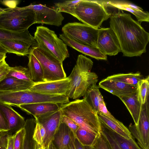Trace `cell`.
Segmentation results:
<instances>
[{"label": "cell", "instance_id": "6da1fadb", "mask_svg": "<svg viewBox=\"0 0 149 149\" xmlns=\"http://www.w3.org/2000/svg\"><path fill=\"white\" fill-rule=\"evenodd\" d=\"M122 12L111 13L110 27L117 38L123 56H140L146 52L149 33L130 14Z\"/></svg>", "mask_w": 149, "mask_h": 149}, {"label": "cell", "instance_id": "7a4b0ae2", "mask_svg": "<svg viewBox=\"0 0 149 149\" xmlns=\"http://www.w3.org/2000/svg\"><path fill=\"white\" fill-rule=\"evenodd\" d=\"M60 106L63 115L73 120L79 127L97 134L100 133L101 124L97 113L84 98Z\"/></svg>", "mask_w": 149, "mask_h": 149}, {"label": "cell", "instance_id": "3957f363", "mask_svg": "<svg viewBox=\"0 0 149 149\" xmlns=\"http://www.w3.org/2000/svg\"><path fill=\"white\" fill-rule=\"evenodd\" d=\"M107 7L102 1L80 0L75 7L73 16L83 23L99 29L111 15Z\"/></svg>", "mask_w": 149, "mask_h": 149}, {"label": "cell", "instance_id": "277c9868", "mask_svg": "<svg viewBox=\"0 0 149 149\" xmlns=\"http://www.w3.org/2000/svg\"><path fill=\"white\" fill-rule=\"evenodd\" d=\"M35 19L34 11L25 6L4 8L0 15V27L11 31L22 32L35 24Z\"/></svg>", "mask_w": 149, "mask_h": 149}, {"label": "cell", "instance_id": "5b68a950", "mask_svg": "<svg viewBox=\"0 0 149 149\" xmlns=\"http://www.w3.org/2000/svg\"><path fill=\"white\" fill-rule=\"evenodd\" d=\"M34 37L38 47L61 62L69 57L67 45L54 31L48 28L37 26Z\"/></svg>", "mask_w": 149, "mask_h": 149}, {"label": "cell", "instance_id": "8992f818", "mask_svg": "<svg viewBox=\"0 0 149 149\" xmlns=\"http://www.w3.org/2000/svg\"><path fill=\"white\" fill-rule=\"evenodd\" d=\"M30 51L42 67L45 82L58 80L67 77L63 63L38 47H31Z\"/></svg>", "mask_w": 149, "mask_h": 149}, {"label": "cell", "instance_id": "52a82bcc", "mask_svg": "<svg viewBox=\"0 0 149 149\" xmlns=\"http://www.w3.org/2000/svg\"><path fill=\"white\" fill-rule=\"evenodd\" d=\"M99 30V29L77 22L68 23L62 29L63 33L73 40L96 47Z\"/></svg>", "mask_w": 149, "mask_h": 149}, {"label": "cell", "instance_id": "ba28073f", "mask_svg": "<svg viewBox=\"0 0 149 149\" xmlns=\"http://www.w3.org/2000/svg\"><path fill=\"white\" fill-rule=\"evenodd\" d=\"M148 100L142 105L138 123L131 124L129 130L137 141L141 149H149V105Z\"/></svg>", "mask_w": 149, "mask_h": 149}, {"label": "cell", "instance_id": "9c48e42d", "mask_svg": "<svg viewBox=\"0 0 149 149\" xmlns=\"http://www.w3.org/2000/svg\"><path fill=\"white\" fill-rule=\"evenodd\" d=\"M25 7L32 10L35 15V24H44L59 26L64 18L61 13L45 4L31 3Z\"/></svg>", "mask_w": 149, "mask_h": 149}, {"label": "cell", "instance_id": "30bf717a", "mask_svg": "<svg viewBox=\"0 0 149 149\" xmlns=\"http://www.w3.org/2000/svg\"><path fill=\"white\" fill-rule=\"evenodd\" d=\"M97 47L107 56H115L121 52L118 40L110 27L99 29Z\"/></svg>", "mask_w": 149, "mask_h": 149}, {"label": "cell", "instance_id": "8fae6325", "mask_svg": "<svg viewBox=\"0 0 149 149\" xmlns=\"http://www.w3.org/2000/svg\"><path fill=\"white\" fill-rule=\"evenodd\" d=\"M63 115L62 111L60 109L35 118L36 120L41 123L45 130L43 145L45 148L53 141L54 136L61 123Z\"/></svg>", "mask_w": 149, "mask_h": 149}, {"label": "cell", "instance_id": "7c38bea8", "mask_svg": "<svg viewBox=\"0 0 149 149\" xmlns=\"http://www.w3.org/2000/svg\"><path fill=\"white\" fill-rule=\"evenodd\" d=\"M98 78L94 72H90L82 74L73 84L69 86L66 95L69 98L74 100L84 96L90 86L96 83Z\"/></svg>", "mask_w": 149, "mask_h": 149}, {"label": "cell", "instance_id": "4fadbf2b", "mask_svg": "<svg viewBox=\"0 0 149 149\" xmlns=\"http://www.w3.org/2000/svg\"><path fill=\"white\" fill-rule=\"evenodd\" d=\"M70 80L68 77L59 80L35 83L29 90L48 95H66Z\"/></svg>", "mask_w": 149, "mask_h": 149}, {"label": "cell", "instance_id": "5bb4252c", "mask_svg": "<svg viewBox=\"0 0 149 149\" xmlns=\"http://www.w3.org/2000/svg\"><path fill=\"white\" fill-rule=\"evenodd\" d=\"M59 38L67 46L84 54L97 60L107 59V56L101 52L97 47L76 42L63 33L59 34Z\"/></svg>", "mask_w": 149, "mask_h": 149}, {"label": "cell", "instance_id": "9a60e30c", "mask_svg": "<svg viewBox=\"0 0 149 149\" xmlns=\"http://www.w3.org/2000/svg\"><path fill=\"white\" fill-rule=\"evenodd\" d=\"M104 4L107 7L110 6L129 12L136 17L137 21L149 22V13L144 11L140 7L125 1L110 0L102 1Z\"/></svg>", "mask_w": 149, "mask_h": 149}, {"label": "cell", "instance_id": "2e32d148", "mask_svg": "<svg viewBox=\"0 0 149 149\" xmlns=\"http://www.w3.org/2000/svg\"><path fill=\"white\" fill-rule=\"evenodd\" d=\"M98 86L100 88L118 97L133 93L136 91V86L106 78L100 81Z\"/></svg>", "mask_w": 149, "mask_h": 149}, {"label": "cell", "instance_id": "e0dca14e", "mask_svg": "<svg viewBox=\"0 0 149 149\" xmlns=\"http://www.w3.org/2000/svg\"><path fill=\"white\" fill-rule=\"evenodd\" d=\"M0 109L7 120L9 134L15 133L24 127L25 123L24 118L15 111L11 106L0 103Z\"/></svg>", "mask_w": 149, "mask_h": 149}, {"label": "cell", "instance_id": "ac0fdd59", "mask_svg": "<svg viewBox=\"0 0 149 149\" xmlns=\"http://www.w3.org/2000/svg\"><path fill=\"white\" fill-rule=\"evenodd\" d=\"M18 107L28 113L32 115L35 118L60 109L58 104L51 102L23 104L19 105Z\"/></svg>", "mask_w": 149, "mask_h": 149}, {"label": "cell", "instance_id": "d6986e66", "mask_svg": "<svg viewBox=\"0 0 149 149\" xmlns=\"http://www.w3.org/2000/svg\"><path fill=\"white\" fill-rule=\"evenodd\" d=\"M100 122L124 138L129 139L132 136L129 129L116 119L110 118L100 112L97 113Z\"/></svg>", "mask_w": 149, "mask_h": 149}, {"label": "cell", "instance_id": "ffe728a7", "mask_svg": "<svg viewBox=\"0 0 149 149\" xmlns=\"http://www.w3.org/2000/svg\"><path fill=\"white\" fill-rule=\"evenodd\" d=\"M35 83L10 77L0 82V91H17L29 90Z\"/></svg>", "mask_w": 149, "mask_h": 149}, {"label": "cell", "instance_id": "44dd1931", "mask_svg": "<svg viewBox=\"0 0 149 149\" xmlns=\"http://www.w3.org/2000/svg\"><path fill=\"white\" fill-rule=\"evenodd\" d=\"M131 115L134 124L138 123L142 105L137 97L136 91L131 94L118 97Z\"/></svg>", "mask_w": 149, "mask_h": 149}, {"label": "cell", "instance_id": "7402d4cb", "mask_svg": "<svg viewBox=\"0 0 149 149\" xmlns=\"http://www.w3.org/2000/svg\"><path fill=\"white\" fill-rule=\"evenodd\" d=\"M0 44L6 49L8 53H12L19 56L29 54V43L19 40H8L0 42Z\"/></svg>", "mask_w": 149, "mask_h": 149}, {"label": "cell", "instance_id": "603a6c76", "mask_svg": "<svg viewBox=\"0 0 149 149\" xmlns=\"http://www.w3.org/2000/svg\"><path fill=\"white\" fill-rule=\"evenodd\" d=\"M13 39L19 40L26 42L30 44L32 47L38 46L34 37L30 34L28 30L22 32H14L0 27V42Z\"/></svg>", "mask_w": 149, "mask_h": 149}, {"label": "cell", "instance_id": "cb8c5ba5", "mask_svg": "<svg viewBox=\"0 0 149 149\" xmlns=\"http://www.w3.org/2000/svg\"><path fill=\"white\" fill-rule=\"evenodd\" d=\"M72 134L68 127L64 123H61L52 141L57 149H62L69 144Z\"/></svg>", "mask_w": 149, "mask_h": 149}, {"label": "cell", "instance_id": "d4e9b609", "mask_svg": "<svg viewBox=\"0 0 149 149\" xmlns=\"http://www.w3.org/2000/svg\"><path fill=\"white\" fill-rule=\"evenodd\" d=\"M28 67L31 79L35 83L45 82L42 67L38 59L30 52Z\"/></svg>", "mask_w": 149, "mask_h": 149}, {"label": "cell", "instance_id": "484cf974", "mask_svg": "<svg viewBox=\"0 0 149 149\" xmlns=\"http://www.w3.org/2000/svg\"><path fill=\"white\" fill-rule=\"evenodd\" d=\"M99 88L96 83L93 84L88 88L84 96L87 102L97 113L99 102L104 99Z\"/></svg>", "mask_w": 149, "mask_h": 149}, {"label": "cell", "instance_id": "4316f807", "mask_svg": "<svg viewBox=\"0 0 149 149\" xmlns=\"http://www.w3.org/2000/svg\"><path fill=\"white\" fill-rule=\"evenodd\" d=\"M120 81L130 86L136 87L138 81L144 78L139 72L128 73H119L109 76L106 78Z\"/></svg>", "mask_w": 149, "mask_h": 149}, {"label": "cell", "instance_id": "83f0119b", "mask_svg": "<svg viewBox=\"0 0 149 149\" xmlns=\"http://www.w3.org/2000/svg\"><path fill=\"white\" fill-rule=\"evenodd\" d=\"M35 119H28L25 121L24 126L25 130L23 149H34L36 142L33 138V135L36 124Z\"/></svg>", "mask_w": 149, "mask_h": 149}, {"label": "cell", "instance_id": "f1b7e54d", "mask_svg": "<svg viewBox=\"0 0 149 149\" xmlns=\"http://www.w3.org/2000/svg\"><path fill=\"white\" fill-rule=\"evenodd\" d=\"M118 143L121 149H141L133 136L127 139L100 123Z\"/></svg>", "mask_w": 149, "mask_h": 149}, {"label": "cell", "instance_id": "f546056e", "mask_svg": "<svg viewBox=\"0 0 149 149\" xmlns=\"http://www.w3.org/2000/svg\"><path fill=\"white\" fill-rule=\"evenodd\" d=\"M149 93V77L139 81L136 88L137 97L141 105L148 100Z\"/></svg>", "mask_w": 149, "mask_h": 149}, {"label": "cell", "instance_id": "4dcf8cb0", "mask_svg": "<svg viewBox=\"0 0 149 149\" xmlns=\"http://www.w3.org/2000/svg\"><path fill=\"white\" fill-rule=\"evenodd\" d=\"M98 134L79 127L76 137L83 146H92Z\"/></svg>", "mask_w": 149, "mask_h": 149}, {"label": "cell", "instance_id": "1f68e13d", "mask_svg": "<svg viewBox=\"0 0 149 149\" xmlns=\"http://www.w3.org/2000/svg\"><path fill=\"white\" fill-rule=\"evenodd\" d=\"M10 77L34 83L31 79L28 68L21 66L10 67V71L6 77Z\"/></svg>", "mask_w": 149, "mask_h": 149}, {"label": "cell", "instance_id": "d6a6232c", "mask_svg": "<svg viewBox=\"0 0 149 149\" xmlns=\"http://www.w3.org/2000/svg\"><path fill=\"white\" fill-rule=\"evenodd\" d=\"M80 0L66 1L55 3L54 8L60 12H64L73 16L74 9Z\"/></svg>", "mask_w": 149, "mask_h": 149}, {"label": "cell", "instance_id": "836d02e7", "mask_svg": "<svg viewBox=\"0 0 149 149\" xmlns=\"http://www.w3.org/2000/svg\"><path fill=\"white\" fill-rule=\"evenodd\" d=\"M36 121L33 135V138L36 142L41 146H43V142L46 134L45 130L43 126Z\"/></svg>", "mask_w": 149, "mask_h": 149}, {"label": "cell", "instance_id": "e575fe53", "mask_svg": "<svg viewBox=\"0 0 149 149\" xmlns=\"http://www.w3.org/2000/svg\"><path fill=\"white\" fill-rule=\"evenodd\" d=\"M92 146V149H112L107 138L101 131Z\"/></svg>", "mask_w": 149, "mask_h": 149}, {"label": "cell", "instance_id": "d590c367", "mask_svg": "<svg viewBox=\"0 0 149 149\" xmlns=\"http://www.w3.org/2000/svg\"><path fill=\"white\" fill-rule=\"evenodd\" d=\"M25 130L24 127L13 135L14 138V149H23Z\"/></svg>", "mask_w": 149, "mask_h": 149}, {"label": "cell", "instance_id": "8d00e7d4", "mask_svg": "<svg viewBox=\"0 0 149 149\" xmlns=\"http://www.w3.org/2000/svg\"><path fill=\"white\" fill-rule=\"evenodd\" d=\"M61 123H64L68 127L75 137L77 131L79 127L77 124L72 119L63 115L62 116Z\"/></svg>", "mask_w": 149, "mask_h": 149}, {"label": "cell", "instance_id": "74e56055", "mask_svg": "<svg viewBox=\"0 0 149 149\" xmlns=\"http://www.w3.org/2000/svg\"><path fill=\"white\" fill-rule=\"evenodd\" d=\"M101 131L105 136L112 149H121L119 145L113 136L101 124Z\"/></svg>", "mask_w": 149, "mask_h": 149}, {"label": "cell", "instance_id": "f35d334b", "mask_svg": "<svg viewBox=\"0 0 149 149\" xmlns=\"http://www.w3.org/2000/svg\"><path fill=\"white\" fill-rule=\"evenodd\" d=\"M9 131L7 120L4 114L0 109V135L8 134Z\"/></svg>", "mask_w": 149, "mask_h": 149}, {"label": "cell", "instance_id": "ab89813d", "mask_svg": "<svg viewBox=\"0 0 149 149\" xmlns=\"http://www.w3.org/2000/svg\"><path fill=\"white\" fill-rule=\"evenodd\" d=\"M4 59L0 61V82L5 78L10 71V67Z\"/></svg>", "mask_w": 149, "mask_h": 149}, {"label": "cell", "instance_id": "60d3db41", "mask_svg": "<svg viewBox=\"0 0 149 149\" xmlns=\"http://www.w3.org/2000/svg\"><path fill=\"white\" fill-rule=\"evenodd\" d=\"M98 112L102 113L111 118L114 119H116L108 111L106 107L104 99L100 101L99 102L97 113Z\"/></svg>", "mask_w": 149, "mask_h": 149}, {"label": "cell", "instance_id": "b9f144b4", "mask_svg": "<svg viewBox=\"0 0 149 149\" xmlns=\"http://www.w3.org/2000/svg\"><path fill=\"white\" fill-rule=\"evenodd\" d=\"M8 135H0V149H7Z\"/></svg>", "mask_w": 149, "mask_h": 149}, {"label": "cell", "instance_id": "7bdbcfd3", "mask_svg": "<svg viewBox=\"0 0 149 149\" xmlns=\"http://www.w3.org/2000/svg\"><path fill=\"white\" fill-rule=\"evenodd\" d=\"M2 3L9 8H14L17 7L19 3V1L17 0H4L2 1Z\"/></svg>", "mask_w": 149, "mask_h": 149}, {"label": "cell", "instance_id": "ee69618b", "mask_svg": "<svg viewBox=\"0 0 149 149\" xmlns=\"http://www.w3.org/2000/svg\"><path fill=\"white\" fill-rule=\"evenodd\" d=\"M7 149H14V138L12 134L8 135Z\"/></svg>", "mask_w": 149, "mask_h": 149}, {"label": "cell", "instance_id": "f6af8a7d", "mask_svg": "<svg viewBox=\"0 0 149 149\" xmlns=\"http://www.w3.org/2000/svg\"><path fill=\"white\" fill-rule=\"evenodd\" d=\"M74 139L75 137L72 133L71 139L69 143L62 149H76Z\"/></svg>", "mask_w": 149, "mask_h": 149}, {"label": "cell", "instance_id": "bcb514c9", "mask_svg": "<svg viewBox=\"0 0 149 149\" xmlns=\"http://www.w3.org/2000/svg\"><path fill=\"white\" fill-rule=\"evenodd\" d=\"M74 140L76 149H84V146L82 145L76 137H75Z\"/></svg>", "mask_w": 149, "mask_h": 149}, {"label": "cell", "instance_id": "7dc6e473", "mask_svg": "<svg viewBox=\"0 0 149 149\" xmlns=\"http://www.w3.org/2000/svg\"><path fill=\"white\" fill-rule=\"evenodd\" d=\"M45 149H57L55 146L54 144L53 141L50 142L46 147Z\"/></svg>", "mask_w": 149, "mask_h": 149}, {"label": "cell", "instance_id": "c3c4849f", "mask_svg": "<svg viewBox=\"0 0 149 149\" xmlns=\"http://www.w3.org/2000/svg\"><path fill=\"white\" fill-rule=\"evenodd\" d=\"M7 53L6 49L0 43V54H6Z\"/></svg>", "mask_w": 149, "mask_h": 149}, {"label": "cell", "instance_id": "681fc988", "mask_svg": "<svg viewBox=\"0 0 149 149\" xmlns=\"http://www.w3.org/2000/svg\"><path fill=\"white\" fill-rule=\"evenodd\" d=\"M45 148L43 146H41L36 143L34 149H45Z\"/></svg>", "mask_w": 149, "mask_h": 149}, {"label": "cell", "instance_id": "f907efd6", "mask_svg": "<svg viewBox=\"0 0 149 149\" xmlns=\"http://www.w3.org/2000/svg\"><path fill=\"white\" fill-rule=\"evenodd\" d=\"M6 57V54H0V61L4 59H5Z\"/></svg>", "mask_w": 149, "mask_h": 149}, {"label": "cell", "instance_id": "816d5d0a", "mask_svg": "<svg viewBox=\"0 0 149 149\" xmlns=\"http://www.w3.org/2000/svg\"><path fill=\"white\" fill-rule=\"evenodd\" d=\"M84 146V149H92V146Z\"/></svg>", "mask_w": 149, "mask_h": 149}, {"label": "cell", "instance_id": "f5cc1de1", "mask_svg": "<svg viewBox=\"0 0 149 149\" xmlns=\"http://www.w3.org/2000/svg\"><path fill=\"white\" fill-rule=\"evenodd\" d=\"M4 10V8H2L0 7V15L1 14V13Z\"/></svg>", "mask_w": 149, "mask_h": 149}]
</instances>
